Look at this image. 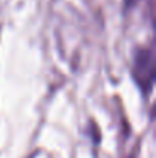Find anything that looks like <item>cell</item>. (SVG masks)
Segmentation results:
<instances>
[{"label":"cell","mask_w":156,"mask_h":158,"mask_svg":"<svg viewBox=\"0 0 156 158\" xmlns=\"http://www.w3.org/2000/svg\"><path fill=\"white\" fill-rule=\"evenodd\" d=\"M133 75L142 88H146V89L152 88L153 77H155V57L150 49H141L136 54Z\"/></svg>","instance_id":"6da1fadb"}]
</instances>
